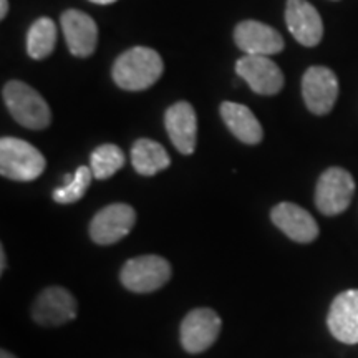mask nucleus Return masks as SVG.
<instances>
[{
    "label": "nucleus",
    "mask_w": 358,
    "mask_h": 358,
    "mask_svg": "<svg viewBox=\"0 0 358 358\" xmlns=\"http://www.w3.org/2000/svg\"><path fill=\"white\" fill-rule=\"evenodd\" d=\"M163 70V58L158 52L148 47H133L116 58L111 75L122 90L143 92L158 82Z\"/></svg>",
    "instance_id": "nucleus-1"
},
{
    "label": "nucleus",
    "mask_w": 358,
    "mask_h": 358,
    "mask_svg": "<svg viewBox=\"0 0 358 358\" xmlns=\"http://www.w3.org/2000/svg\"><path fill=\"white\" fill-rule=\"evenodd\" d=\"M2 98L12 118L24 128L45 129L50 127V106L30 85L19 80H10L3 85Z\"/></svg>",
    "instance_id": "nucleus-2"
},
{
    "label": "nucleus",
    "mask_w": 358,
    "mask_h": 358,
    "mask_svg": "<svg viewBox=\"0 0 358 358\" xmlns=\"http://www.w3.org/2000/svg\"><path fill=\"white\" fill-rule=\"evenodd\" d=\"M47 161L37 148L20 138L0 140V174L12 181L29 182L42 176Z\"/></svg>",
    "instance_id": "nucleus-3"
},
{
    "label": "nucleus",
    "mask_w": 358,
    "mask_h": 358,
    "mask_svg": "<svg viewBox=\"0 0 358 358\" xmlns=\"http://www.w3.org/2000/svg\"><path fill=\"white\" fill-rule=\"evenodd\" d=\"M171 264L155 254L129 259L120 272V280L128 290L150 294L166 285L171 279Z\"/></svg>",
    "instance_id": "nucleus-4"
},
{
    "label": "nucleus",
    "mask_w": 358,
    "mask_h": 358,
    "mask_svg": "<svg viewBox=\"0 0 358 358\" xmlns=\"http://www.w3.org/2000/svg\"><path fill=\"white\" fill-rule=\"evenodd\" d=\"M355 192V181L343 168H329L320 174L315 187V206L325 216L347 211Z\"/></svg>",
    "instance_id": "nucleus-5"
},
{
    "label": "nucleus",
    "mask_w": 358,
    "mask_h": 358,
    "mask_svg": "<svg viewBox=\"0 0 358 358\" xmlns=\"http://www.w3.org/2000/svg\"><path fill=\"white\" fill-rule=\"evenodd\" d=\"M136 224V213L129 204L115 203L106 206L90 222V237L95 244L111 245L127 237Z\"/></svg>",
    "instance_id": "nucleus-6"
},
{
    "label": "nucleus",
    "mask_w": 358,
    "mask_h": 358,
    "mask_svg": "<svg viewBox=\"0 0 358 358\" xmlns=\"http://www.w3.org/2000/svg\"><path fill=\"white\" fill-rule=\"evenodd\" d=\"M221 317L213 308H194L182 319L179 337L187 353H201L214 345L221 332Z\"/></svg>",
    "instance_id": "nucleus-7"
},
{
    "label": "nucleus",
    "mask_w": 358,
    "mask_h": 358,
    "mask_svg": "<svg viewBox=\"0 0 358 358\" xmlns=\"http://www.w3.org/2000/svg\"><path fill=\"white\" fill-rule=\"evenodd\" d=\"M302 96L308 111L324 116L330 113L338 98V78L327 66H310L302 77Z\"/></svg>",
    "instance_id": "nucleus-8"
},
{
    "label": "nucleus",
    "mask_w": 358,
    "mask_h": 358,
    "mask_svg": "<svg viewBox=\"0 0 358 358\" xmlns=\"http://www.w3.org/2000/svg\"><path fill=\"white\" fill-rule=\"evenodd\" d=\"M236 73L257 95H277L284 87V73L275 62L264 55H244L236 62Z\"/></svg>",
    "instance_id": "nucleus-9"
},
{
    "label": "nucleus",
    "mask_w": 358,
    "mask_h": 358,
    "mask_svg": "<svg viewBox=\"0 0 358 358\" xmlns=\"http://www.w3.org/2000/svg\"><path fill=\"white\" fill-rule=\"evenodd\" d=\"M77 299L64 287H48L40 292L32 306V317L38 325L58 327L77 317Z\"/></svg>",
    "instance_id": "nucleus-10"
},
{
    "label": "nucleus",
    "mask_w": 358,
    "mask_h": 358,
    "mask_svg": "<svg viewBox=\"0 0 358 358\" xmlns=\"http://www.w3.org/2000/svg\"><path fill=\"white\" fill-rule=\"evenodd\" d=\"M234 42L245 55H277L284 50L282 35L271 25L257 20H244L234 29Z\"/></svg>",
    "instance_id": "nucleus-11"
},
{
    "label": "nucleus",
    "mask_w": 358,
    "mask_h": 358,
    "mask_svg": "<svg viewBox=\"0 0 358 358\" xmlns=\"http://www.w3.org/2000/svg\"><path fill=\"white\" fill-rule=\"evenodd\" d=\"M60 25L71 55L87 58L95 53L98 43V27L88 13L70 8V10L62 13Z\"/></svg>",
    "instance_id": "nucleus-12"
},
{
    "label": "nucleus",
    "mask_w": 358,
    "mask_h": 358,
    "mask_svg": "<svg viewBox=\"0 0 358 358\" xmlns=\"http://www.w3.org/2000/svg\"><path fill=\"white\" fill-rule=\"evenodd\" d=\"M285 24L292 37L303 47H317L324 37L320 13L307 0H287Z\"/></svg>",
    "instance_id": "nucleus-13"
},
{
    "label": "nucleus",
    "mask_w": 358,
    "mask_h": 358,
    "mask_svg": "<svg viewBox=\"0 0 358 358\" xmlns=\"http://www.w3.org/2000/svg\"><path fill=\"white\" fill-rule=\"evenodd\" d=\"M164 127L174 148L181 155L189 156L196 151L198 143V118L187 101H178L164 113Z\"/></svg>",
    "instance_id": "nucleus-14"
},
{
    "label": "nucleus",
    "mask_w": 358,
    "mask_h": 358,
    "mask_svg": "<svg viewBox=\"0 0 358 358\" xmlns=\"http://www.w3.org/2000/svg\"><path fill=\"white\" fill-rule=\"evenodd\" d=\"M330 334L347 345L358 343V289L338 294L327 315Z\"/></svg>",
    "instance_id": "nucleus-15"
},
{
    "label": "nucleus",
    "mask_w": 358,
    "mask_h": 358,
    "mask_svg": "<svg viewBox=\"0 0 358 358\" xmlns=\"http://www.w3.org/2000/svg\"><path fill=\"white\" fill-rule=\"evenodd\" d=\"M271 219L277 229L295 243L308 244L319 237V226L312 214L294 203H279L271 211Z\"/></svg>",
    "instance_id": "nucleus-16"
},
{
    "label": "nucleus",
    "mask_w": 358,
    "mask_h": 358,
    "mask_svg": "<svg viewBox=\"0 0 358 358\" xmlns=\"http://www.w3.org/2000/svg\"><path fill=\"white\" fill-rule=\"evenodd\" d=\"M221 116L229 131L244 145H259L262 141L264 131L261 123L245 105L224 101L221 105Z\"/></svg>",
    "instance_id": "nucleus-17"
},
{
    "label": "nucleus",
    "mask_w": 358,
    "mask_h": 358,
    "mask_svg": "<svg viewBox=\"0 0 358 358\" xmlns=\"http://www.w3.org/2000/svg\"><path fill=\"white\" fill-rule=\"evenodd\" d=\"M131 164L134 171L141 176H155L163 169L169 168L171 158L158 141L141 138V140L134 141L131 148Z\"/></svg>",
    "instance_id": "nucleus-18"
},
{
    "label": "nucleus",
    "mask_w": 358,
    "mask_h": 358,
    "mask_svg": "<svg viewBox=\"0 0 358 358\" xmlns=\"http://www.w3.org/2000/svg\"><path fill=\"white\" fill-rule=\"evenodd\" d=\"M57 45V25L48 17H40L30 25L27 34V52L34 60L50 57Z\"/></svg>",
    "instance_id": "nucleus-19"
},
{
    "label": "nucleus",
    "mask_w": 358,
    "mask_h": 358,
    "mask_svg": "<svg viewBox=\"0 0 358 358\" xmlns=\"http://www.w3.org/2000/svg\"><path fill=\"white\" fill-rule=\"evenodd\" d=\"M124 153L120 146L116 145H101L93 151L90 156V168L93 171V178L95 179H108L116 174L124 166Z\"/></svg>",
    "instance_id": "nucleus-20"
},
{
    "label": "nucleus",
    "mask_w": 358,
    "mask_h": 358,
    "mask_svg": "<svg viewBox=\"0 0 358 358\" xmlns=\"http://www.w3.org/2000/svg\"><path fill=\"white\" fill-rule=\"evenodd\" d=\"M93 179V171L92 168L88 166H80L77 171H75L73 181L69 182V185H64L57 187L55 191L52 192V198L58 204H73L80 201L85 196V192L88 191L90 185H92Z\"/></svg>",
    "instance_id": "nucleus-21"
},
{
    "label": "nucleus",
    "mask_w": 358,
    "mask_h": 358,
    "mask_svg": "<svg viewBox=\"0 0 358 358\" xmlns=\"http://www.w3.org/2000/svg\"><path fill=\"white\" fill-rule=\"evenodd\" d=\"M8 13V0H0V19H6Z\"/></svg>",
    "instance_id": "nucleus-22"
},
{
    "label": "nucleus",
    "mask_w": 358,
    "mask_h": 358,
    "mask_svg": "<svg viewBox=\"0 0 358 358\" xmlns=\"http://www.w3.org/2000/svg\"><path fill=\"white\" fill-rule=\"evenodd\" d=\"M6 267H7V261H6V249L0 248V272H6Z\"/></svg>",
    "instance_id": "nucleus-23"
},
{
    "label": "nucleus",
    "mask_w": 358,
    "mask_h": 358,
    "mask_svg": "<svg viewBox=\"0 0 358 358\" xmlns=\"http://www.w3.org/2000/svg\"><path fill=\"white\" fill-rule=\"evenodd\" d=\"M90 2L98 3V6H108V3H113L116 0H90Z\"/></svg>",
    "instance_id": "nucleus-24"
},
{
    "label": "nucleus",
    "mask_w": 358,
    "mask_h": 358,
    "mask_svg": "<svg viewBox=\"0 0 358 358\" xmlns=\"http://www.w3.org/2000/svg\"><path fill=\"white\" fill-rule=\"evenodd\" d=\"M0 358H17V357L13 355V353H10V352L2 350V352H0Z\"/></svg>",
    "instance_id": "nucleus-25"
}]
</instances>
